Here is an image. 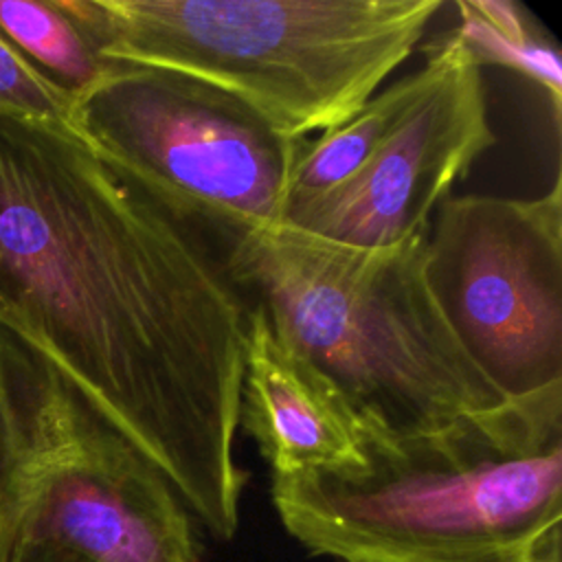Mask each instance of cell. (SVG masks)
<instances>
[{"label":"cell","mask_w":562,"mask_h":562,"mask_svg":"<svg viewBox=\"0 0 562 562\" xmlns=\"http://www.w3.org/2000/svg\"><path fill=\"white\" fill-rule=\"evenodd\" d=\"M250 314L217 233L72 125L0 110V316L220 540L248 481L235 441Z\"/></svg>","instance_id":"obj_1"},{"label":"cell","mask_w":562,"mask_h":562,"mask_svg":"<svg viewBox=\"0 0 562 562\" xmlns=\"http://www.w3.org/2000/svg\"><path fill=\"white\" fill-rule=\"evenodd\" d=\"M270 496L294 540L340 562H560L562 389L367 441L362 468L272 479Z\"/></svg>","instance_id":"obj_2"},{"label":"cell","mask_w":562,"mask_h":562,"mask_svg":"<svg viewBox=\"0 0 562 562\" xmlns=\"http://www.w3.org/2000/svg\"><path fill=\"white\" fill-rule=\"evenodd\" d=\"M220 239L248 301L334 386L367 441L435 435L509 404L432 296L426 233L356 248L283 222Z\"/></svg>","instance_id":"obj_3"},{"label":"cell","mask_w":562,"mask_h":562,"mask_svg":"<svg viewBox=\"0 0 562 562\" xmlns=\"http://www.w3.org/2000/svg\"><path fill=\"white\" fill-rule=\"evenodd\" d=\"M105 61L215 86L292 138L351 119L446 0H57Z\"/></svg>","instance_id":"obj_4"},{"label":"cell","mask_w":562,"mask_h":562,"mask_svg":"<svg viewBox=\"0 0 562 562\" xmlns=\"http://www.w3.org/2000/svg\"><path fill=\"white\" fill-rule=\"evenodd\" d=\"M70 125L217 235L283 224L307 145L215 86L114 61L75 94Z\"/></svg>","instance_id":"obj_5"},{"label":"cell","mask_w":562,"mask_h":562,"mask_svg":"<svg viewBox=\"0 0 562 562\" xmlns=\"http://www.w3.org/2000/svg\"><path fill=\"white\" fill-rule=\"evenodd\" d=\"M426 277L468 358L507 400L562 389V180L538 198L448 195Z\"/></svg>","instance_id":"obj_6"},{"label":"cell","mask_w":562,"mask_h":562,"mask_svg":"<svg viewBox=\"0 0 562 562\" xmlns=\"http://www.w3.org/2000/svg\"><path fill=\"white\" fill-rule=\"evenodd\" d=\"M426 86L345 182L292 200L285 224L356 248H386L426 233L437 206L496 145L483 68L454 29L426 48Z\"/></svg>","instance_id":"obj_7"},{"label":"cell","mask_w":562,"mask_h":562,"mask_svg":"<svg viewBox=\"0 0 562 562\" xmlns=\"http://www.w3.org/2000/svg\"><path fill=\"white\" fill-rule=\"evenodd\" d=\"M239 428L257 443L272 479L356 470L367 435L334 386L252 305Z\"/></svg>","instance_id":"obj_8"},{"label":"cell","mask_w":562,"mask_h":562,"mask_svg":"<svg viewBox=\"0 0 562 562\" xmlns=\"http://www.w3.org/2000/svg\"><path fill=\"white\" fill-rule=\"evenodd\" d=\"M452 26L479 68L498 66L538 86L551 101L555 127L562 108V57L536 15L516 0H457Z\"/></svg>","instance_id":"obj_9"},{"label":"cell","mask_w":562,"mask_h":562,"mask_svg":"<svg viewBox=\"0 0 562 562\" xmlns=\"http://www.w3.org/2000/svg\"><path fill=\"white\" fill-rule=\"evenodd\" d=\"M426 77L428 70L422 64L415 72L375 92L351 119L307 140L296 165L292 200L323 193L356 173L408 112Z\"/></svg>","instance_id":"obj_10"},{"label":"cell","mask_w":562,"mask_h":562,"mask_svg":"<svg viewBox=\"0 0 562 562\" xmlns=\"http://www.w3.org/2000/svg\"><path fill=\"white\" fill-rule=\"evenodd\" d=\"M0 33L72 97L110 68L57 0H0Z\"/></svg>","instance_id":"obj_11"},{"label":"cell","mask_w":562,"mask_h":562,"mask_svg":"<svg viewBox=\"0 0 562 562\" xmlns=\"http://www.w3.org/2000/svg\"><path fill=\"white\" fill-rule=\"evenodd\" d=\"M75 97L0 33V110L70 125Z\"/></svg>","instance_id":"obj_12"},{"label":"cell","mask_w":562,"mask_h":562,"mask_svg":"<svg viewBox=\"0 0 562 562\" xmlns=\"http://www.w3.org/2000/svg\"><path fill=\"white\" fill-rule=\"evenodd\" d=\"M18 503L11 483V474L0 457V562H7L15 542Z\"/></svg>","instance_id":"obj_13"},{"label":"cell","mask_w":562,"mask_h":562,"mask_svg":"<svg viewBox=\"0 0 562 562\" xmlns=\"http://www.w3.org/2000/svg\"><path fill=\"white\" fill-rule=\"evenodd\" d=\"M7 562H86V560L50 544L15 540Z\"/></svg>","instance_id":"obj_14"}]
</instances>
